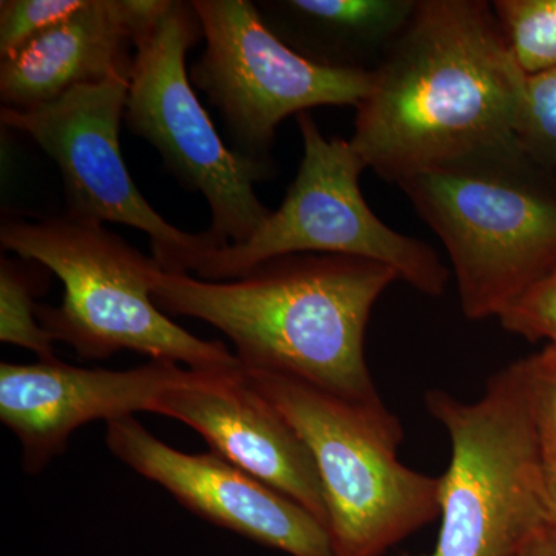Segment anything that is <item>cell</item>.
Segmentation results:
<instances>
[{
	"label": "cell",
	"mask_w": 556,
	"mask_h": 556,
	"mask_svg": "<svg viewBox=\"0 0 556 556\" xmlns=\"http://www.w3.org/2000/svg\"><path fill=\"white\" fill-rule=\"evenodd\" d=\"M526 80L492 2L417 0L371 72L351 146L367 169L399 185L508 144L517 141Z\"/></svg>",
	"instance_id": "1"
},
{
	"label": "cell",
	"mask_w": 556,
	"mask_h": 556,
	"mask_svg": "<svg viewBox=\"0 0 556 556\" xmlns=\"http://www.w3.org/2000/svg\"><path fill=\"white\" fill-rule=\"evenodd\" d=\"M397 280L396 270L368 260L298 254L229 281L160 269L153 300L163 313L199 318L228 336L243 371L378 404L365 336L376 302Z\"/></svg>",
	"instance_id": "2"
},
{
	"label": "cell",
	"mask_w": 556,
	"mask_h": 556,
	"mask_svg": "<svg viewBox=\"0 0 556 556\" xmlns=\"http://www.w3.org/2000/svg\"><path fill=\"white\" fill-rule=\"evenodd\" d=\"M397 186L444 243L468 320L500 317L556 269V170L518 141Z\"/></svg>",
	"instance_id": "3"
},
{
	"label": "cell",
	"mask_w": 556,
	"mask_h": 556,
	"mask_svg": "<svg viewBox=\"0 0 556 556\" xmlns=\"http://www.w3.org/2000/svg\"><path fill=\"white\" fill-rule=\"evenodd\" d=\"M0 244L60 277L61 306L38 305L36 316L53 340L80 357L102 361L130 350L195 371H241L223 343L195 338L156 306L153 283L161 266L104 225L67 214L3 217Z\"/></svg>",
	"instance_id": "4"
},
{
	"label": "cell",
	"mask_w": 556,
	"mask_h": 556,
	"mask_svg": "<svg viewBox=\"0 0 556 556\" xmlns=\"http://www.w3.org/2000/svg\"><path fill=\"white\" fill-rule=\"evenodd\" d=\"M243 375L308 447L336 555L383 556L439 517V477L401 463L404 430L383 402L350 401L268 372Z\"/></svg>",
	"instance_id": "5"
},
{
	"label": "cell",
	"mask_w": 556,
	"mask_h": 556,
	"mask_svg": "<svg viewBox=\"0 0 556 556\" xmlns=\"http://www.w3.org/2000/svg\"><path fill=\"white\" fill-rule=\"evenodd\" d=\"M428 413L452 455L439 477L441 529L433 551L405 556H517L547 525L543 453L530 416L521 361L486 380L478 401L428 390Z\"/></svg>",
	"instance_id": "6"
},
{
	"label": "cell",
	"mask_w": 556,
	"mask_h": 556,
	"mask_svg": "<svg viewBox=\"0 0 556 556\" xmlns=\"http://www.w3.org/2000/svg\"><path fill=\"white\" fill-rule=\"evenodd\" d=\"M203 36L192 2L161 0L135 35L127 126L150 142L185 188L211 207L208 232L223 248L244 243L270 212L255 186L273 167L243 159L223 141L192 89L186 56Z\"/></svg>",
	"instance_id": "7"
},
{
	"label": "cell",
	"mask_w": 556,
	"mask_h": 556,
	"mask_svg": "<svg viewBox=\"0 0 556 556\" xmlns=\"http://www.w3.org/2000/svg\"><path fill=\"white\" fill-rule=\"evenodd\" d=\"M298 126L303 156L283 203L251 239L207 255L197 277L229 281L287 255H343L386 265L428 298L444 295L450 270L437 249L390 228L368 206L361 190L367 166L351 142L325 137L309 112L298 115Z\"/></svg>",
	"instance_id": "8"
},
{
	"label": "cell",
	"mask_w": 556,
	"mask_h": 556,
	"mask_svg": "<svg viewBox=\"0 0 556 556\" xmlns=\"http://www.w3.org/2000/svg\"><path fill=\"white\" fill-rule=\"evenodd\" d=\"M206 49L190 68L192 84L217 109L230 149L273 167L277 127L314 108H357L371 72L329 67L278 38L249 0H193Z\"/></svg>",
	"instance_id": "9"
},
{
	"label": "cell",
	"mask_w": 556,
	"mask_h": 556,
	"mask_svg": "<svg viewBox=\"0 0 556 556\" xmlns=\"http://www.w3.org/2000/svg\"><path fill=\"white\" fill-rule=\"evenodd\" d=\"M127 94L129 78H113L75 87L36 108H2L0 121L28 135L58 164L70 217L141 230L164 273H197L223 247L208 230L175 228L139 192L119 144Z\"/></svg>",
	"instance_id": "10"
},
{
	"label": "cell",
	"mask_w": 556,
	"mask_h": 556,
	"mask_svg": "<svg viewBox=\"0 0 556 556\" xmlns=\"http://www.w3.org/2000/svg\"><path fill=\"white\" fill-rule=\"evenodd\" d=\"M105 445L212 525L289 556H338L327 527L313 514L217 453L172 448L134 416L108 422Z\"/></svg>",
	"instance_id": "11"
},
{
	"label": "cell",
	"mask_w": 556,
	"mask_h": 556,
	"mask_svg": "<svg viewBox=\"0 0 556 556\" xmlns=\"http://www.w3.org/2000/svg\"><path fill=\"white\" fill-rule=\"evenodd\" d=\"M193 369L166 361L124 371L53 362L0 365V419L16 434L24 468L39 473L67 448L78 428L93 420L152 413L156 397L186 382Z\"/></svg>",
	"instance_id": "12"
},
{
	"label": "cell",
	"mask_w": 556,
	"mask_h": 556,
	"mask_svg": "<svg viewBox=\"0 0 556 556\" xmlns=\"http://www.w3.org/2000/svg\"><path fill=\"white\" fill-rule=\"evenodd\" d=\"M152 413L186 424L218 456L328 526L320 478L308 447L288 420L249 386L243 369H193L190 379L156 397Z\"/></svg>",
	"instance_id": "13"
},
{
	"label": "cell",
	"mask_w": 556,
	"mask_h": 556,
	"mask_svg": "<svg viewBox=\"0 0 556 556\" xmlns=\"http://www.w3.org/2000/svg\"><path fill=\"white\" fill-rule=\"evenodd\" d=\"M161 0H87L73 16L0 60L2 108L30 109L68 90L130 78L135 35Z\"/></svg>",
	"instance_id": "14"
},
{
	"label": "cell",
	"mask_w": 556,
	"mask_h": 556,
	"mask_svg": "<svg viewBox=\"0 0 556 556\" xmlns=\"http://www.w3.org/2000/svg\"><path fill=\"white\" fill-rule=\"evenodd\" d=\"M416 5L417 0H278L257 7L270 30L308 60L372 72Z\"/></svg>",
	"instance_id": "15"
},
{
	"label": "cell",
	"mask_w": 556,
	"mask_h": 556,
	"mask_svg": "<svg viewBox=\"0 0 556 556\" xmlns=\"http://www.w3.org/2000/svg\"><path fill=\"white\" fill-rule=\"evenodd\" d=\"M508 50L527 76L556 68V0H495Z\"/></svg>",
	"instance_id": "16"
},
{
	"label": "cell",
	"mask_w": 556,
	"mask_h": 556,
	"mask_svg": "<svg viewBox=\"0 0 556 556\" xmlns=\"http://www.w3.org/2000/svg\"><path fill=\"white\" fill-rule=\"evenodd\" d=\"M42 278V277H40ZM40 278L14 260H0V340L27 348L39 361H56L53 338L39 324L35 295L42 291Z\"/></svg>",
	"instance_id": "17"
},
{
	"label": "cell",
	"mask_w": 556,
	"mask_h": 556,
	"mask_svg": "<svg viewBox=\"0 0 556 556\" xmlns=\"http://www.w3.org/2000/svg\"><path fill=\"white\" fill-rule=\"evenodd\" d=\"M517 141L530 159L556 170V68L527 76Z\"/></svg>",
	"instance_id": "18"
},
{
	"label": "cell",
	"mask_w": 556,
	"mask_h": 556,
	"mask_svg": "<svg viewBox=\"0 0 556 556\" xmlns=\"http://www.w3.org/2000/svg\"><path fill=\"white\" fill-rule=\"evenodd\" d=\"M87 0H2L0 60L9 58L43 31L73 16Z\"/></svg>",
	"instance_id": "19"
},
{
	"label": "cell",
	"mask_w": 556,
	"mask_h": 556,
	"mask_svg": "<svg viewBox=\"0 0 556 556\" xmlns=\"http://www.w3.org/2000/svg\"><path fill=\"white\" fill-rule=\"evenodd\" d=\"M497 320L507 332L529 342L556 343V269L527 289Z\"/></svg>",
	"instance_id": "20"
},
{
	"label": "cell",
	"mask_w": 556,
	"mask_h": 556,
	"mask_svg": "<svg viewBox=\"0 0 556 556\" xmlns=\"http://www.w3.org/2000/svg\"><path fill=\"white\" fill-rule=\"evenodd\" d=\"M530 416L544 463L556 464V369L536 356L522 358Z\"/></svg>",
	"instance_id": "21"
},
{
	"label": "cell",
	"mask_w": 556,
	"mask_h": 556,
	"mask_svg": "<svg viewBox=\"0 0 556 556\" xmlns=\"http://www.w3.org/2000/svg\"><path fill=\"white\" fill-rule=\"evenodd\" d=\"M517 556H556V530L548 525L541 527L527 540Z\"/></svg>",
	"instance_id": "22"
},
{
	"label": "cell",
	"mask_w": 556,
	"mask_h": 556,
	"mask_svg": "<svg viewBox=\"0 0 556 556\" xmlns=\"http://www.w3.org/2000/svg\"><path fill=\"white\" fill-rule=\"evenodd\" d=\"M544 500H546L547 525L556 530V464L544 467Z\"/></svg>",
	"instance_id": "23"
},
{
	"label": "cell",
	"mask_w": 556,
	"mask_h": 556,
	"mask_svg": "<svg viewBox=\"0 0 556 556\" xmlns=\"http://www.w3.org/2000/svg\"><path fill=\"white\" fill-rule=\"evenodd\" d=\"M535 356L541 364L546 365L548 368L556 369V343H547Z\"/></svg>",
	"instance_id": "24"
}]
</instances>
